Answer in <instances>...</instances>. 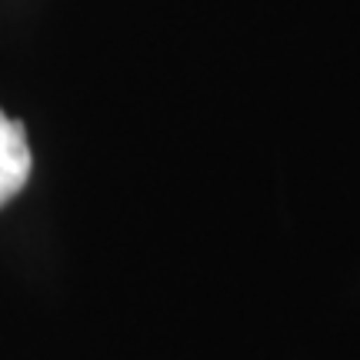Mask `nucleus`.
Wrapping results in <instances>:
<instances>
[{
    "instance_id": "1",
    "label": "nucleus",
    "mask_w": 360,
    "mask_h": 360,
    "mask_svg": "<svg viewBox=\"0 0 360 360\" xmlns=\"http://www.w3.org/2000/svg\"><path fill=\"white\" fill-rule=\"evenodd\" d=\"M27 177H30V147L24 124L11 120L0 110V207H7L24 191Z\"/></svg>"
}]
</instances>
